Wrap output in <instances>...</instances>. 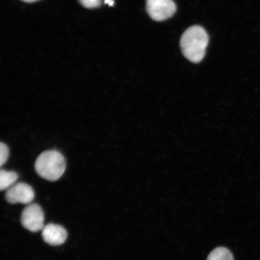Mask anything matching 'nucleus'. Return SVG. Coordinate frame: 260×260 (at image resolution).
I'll return each instance as SVG.
<instances>
[{
    "mask_svg": "<svg viewBox=\"0 0 260 260\" xmlns=\"http://www.w3.org/2000/svg\"><path fill=\"white\" fill-rule=\"evenodd\" d=\"M209 44V36L201 26L194 25L182 36L180 45L184 56L191 62L198 63L203 59Z\"/></svg>",
    "mask_w": 260,
    "mask_h": 260,
    "instance_id": "1",
    "label": "nucleus"
},
{
    "mask_svg": "<svg viewBox=\"0 0 260 260\" xmlns=\"http://www.w3.org/2000/svg\"><path fill=\"white\" fill-rule=\"evenodd\" d=\"M35 197L32 188L24 183L15 184L7 190L6 193V199L11 204H30Z\"/></svg>",
    "mask_w": 260,
    "mask_h": 260,
    "instance_id": "5",
    "label": "nucleus"
},
{
    "mask_svg": "<svg viewBox=\"0 0 260 260\" xmlns=\"http://www.w3.org/2000/svg\"><path fill=\"white\" fill-rule=\"evenodd\" d=\"M80 4L87 9H95L102 5V0H79Z\"/></svg>",
    "mask_w": 260,
    "mask_h": 260,
    "instance_id": "10",
    "label": "nucleus"
},
{
    "mask_svg": "<svg viewBox=\"0 0 260 260\" xmlns=\"http://www.w3.org/2000/svg\"><path fill=\"white\" fill-rule=\"evenodd\" d=\"M146 9L152 19L162 21L172 17L177 8L173 0H146Z\"/></svg>",
    "mask_w": 260,
    "mask_h": 260,
    "instance_id": "3",
    "label": "nucleus"
},
{
    "mask_svg": "<svg viewBox=\"0 0 260 260\" xmlns=\"http://www.w3.org/2000/svg\"><path fill=\"white\" fill-rule=\"evenodd\" d=\"M21 221L25 229L38 232L44 228V211L38 204H30L22 211Z\"/></svg>",
    "mask_w": 260,
    "mask_h": 260,
    "instance_id": "4",
    "label": "nucleus"
},
{
    "mask_svg": "<svg viewBox=\"0 0 260 260\" xmlns=\"http://www.w3.org/2000/svg\"><path fill=\"white\" fill-rule=\"evenodd\" d=\"M66 170V161L60 152L54 150L42 152L35 162V170L48 181H57Z\"/></svg>",
    "mask_w": 260,
    "mask_h": 260,
    "instance_id": "2",
    "label": "nucleus"
},
{
    "mask_svg": "<svg viewBox=\"0 0 260 260\" xmlns=\"http://www.w3.org/2000/svg\"><path fill=\"white\" fill-rule=\"evenodd\" d=\"M42 236L44 241L49 245L58 246L66 241L67 232L63 226L50 223L42 230Z\"/></svg>",
    "mask_w": 260,
    "mask_h": 260,
    "instance_id": "6",
    "label": "nucleus"
},
{
    "mask_svg": "<svg viewBox=\"0 0 260 260\" xmlns=\"http://www.w3.org/2000/svg\"><path fill=\"white\" fill-rule=\"evenodd\" d=\"M9 156L8 146L3 143L0 144V165L1 167L8 160Z\"/></svg>",
    "mask_w": 260,
    "mask_h": 260,
    "instance_id": "9",
    "label": "nucleus"
},
{
    "mask_svg": "<svg viewBox=\"0 0 260 260\" xmlns=\"http://www.w3.org/2000/svg\"><path fill=\"white\" fill-rule=\"evenodd\" d=\"M22 1L26 3H34L38 1V0H22Z\"/></svg>",
    "mask_w": 260,
    "mask_h": 260,
    "instance_id": "12",
    "label": "nucleus"
},
{
    "mask_svg": "<svg viewBox=\"0 0 260 260\" xmlns=\"http://www.w3.org/2000/svg\"><path fill=\"white\" fill-rule=\"evenodd\" d=\"M18 178V175L14 171L2 170L0 172V189L8 190L14 186Z\"/></svg>",
    "mask_w": 260,
    "mask_h": 260,
    "instance_id": "7",
    "label": "nucleus"
},
{
    "mask_svg": "<svg viewBox=\"0 0 260 260\" xmlns=\"http://www.w3.org/2000/svg\"><path fill=\"white\" fill-rule=\"evenodd\" d=\"M105 3L106 5H108L110 6H113L114 5L113 0H105Z\"/></svg>",
    "mask_w": 260,
    "mask_h": 260,
    "instance_id": "11",
    "label": "nucleus"
},
{
    "mask_svg": "<svg viewBox=\"0 0 260 260\" xmlns=\"http://www.w3.org/2000/svg\"><path fill=\"white\" fill-rule=\"evenodd\" d=\"M207 260H234L232 252L224 247H219L211 252Z\"/></svg>",
    "mask_w": 260,
    "mask_h": 260,
    "instance_id": "8",
    "label": "nucleus"
}]
</instances>
